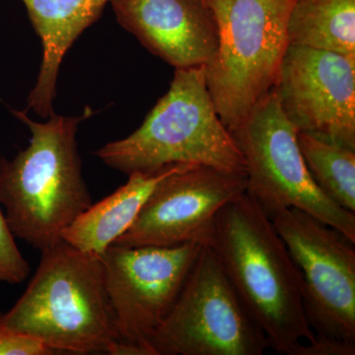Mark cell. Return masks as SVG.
Returning <instances> with one entry per match:
<instances>
[{
  "label": "cell",
  "instance_id": "obj_1",
  "mask_svg": "<svg viewBox=\"0 0 355 355\" xmlns=\"http://www.w3.org/2000/svg\"><path fill=\"white\" fill-rule=\"evenodd\" d=\"M209 247L270 349L299 355L303 342H314L303 307L300 273L256 200L245 193L224 205Z\"/></svg>",
  "mask_w": 355,
  "mask_h": 355
},
{
  "label": "cell",
  "instance_id": "obj_2",
  "mask_svg": "<svg viewBox=\"0 0 355 355\" xmlns=\"http://www.w3.org/2000/svg\"><path fill=\"white\" fill-rule=\"evenodd\" d=\"M30 132L29 146L0 159V203L15 238L44 251L93 205L77 150L79 123L87 116L53 114L44 123L13 112Z\"/></svg>",
  "mask_w": 355,
  "mask_h": 355
},
{
  "label": "cell",
  "instance_id": "obj_3",
  "mask_svg": "<svg viewBox=\"0 0 355 355\" xmlns=\"http://www.w3.org/2000/svg\"><path fill=\"white\" fill-rule=\"evenodd\" d=\"M36 273L0 327L31 336L53 352L107 354L120 340L99 254L64 240L41 252Z\"/></svg>",
  "mask_w": 355,
  "mask_h": 355
},
{
  "label": "cell",
  "instance_id": "obj_4",
  "mask_svg": "<svg viewBox=\"0 0 355 355\" xmlns=\"http://www.w3.org/2000/svg\"><path fill=\"white\" fill-rule=\"evenodd\" d=\"M125 175L154 174L178 164L209 166L246 175V163L209 94L205 67L175 70L169 90L125 139L96 151Z\"/></svg>",
  "mask_w": 355,
  "mask_h": 355
},
{
  "label": "cell",
  "instance_id": "obj_5",
  "mask_svg": "<svg viewBox=\"0 0 355 355\" xmlns=\"http://www.w3.org/2000/svg\"><path fill=\"white\" fill-rule=\"evenodd\" d=\"M295 1L205 0L218 32L216 55L205 67V78L228 130L277 84L289 46L287 26Z\"/></svg>",
  "mask_w": 355,
  "mask_h": 355
},
{
  "label": "cell",
  "instance_id": "obj_6",
  "mask_svg": "<svg viewBox=\"0 0 355 355\" xmlns=\"http://www.w3.org/2000/svg\"><path fill=\"white\" fill-rule=\"evenodd\" d=\"M246 163V195L270 219L302 210L355 243V212L326 197L313 181L299 148L297 128L287 119L275 88L229 130Z\"/></svg>",
  "mask_w": 355,
  "mask_h": 355
},
{
  "label": "cell",
  "instance_id": "obj_7",
  "mask_svg": "<svg viewBox=\"0 0 355 355\" xmlns=\"http://www.w3.org/2000/svg\"><path fill=\"white\" fill-rule=\"evenodd\" d=\"M268 347L216 254L202 246L176 302L149 342L153 355H261Z\"/></svg>",
  "mask_w": 355,
  "mask_h": 355
},
{
  "label": "cell",
  "instance_id": "obj_8",
  "mask_svg": "<svg viewBox=\"0 0 355 355\" xmlns=\"http://www.w3.org/2000/svg\"><path fill=\"white\" fill-rule=\"evenodd\" d=\"M272 221L300 273L315 336L355 345V243L300 209L284 210Z\"/></svg>",
  "mask_w": 355,
  "mask_h": 355
},
{
  "label": "cell",
  "instance_id": "obj_9",
  "mask_svg": "<svg viewBox=\"0 0 355 355\" xmlns=\"http://www.w3.org/2000/svg\"><path fill=\"white\" fill-rule=\"evenodd\" d=\"M202 247L113 244L100 256L120 340L153 355L149 342L176 302Z\"/></svg>",
  "mask_w": 355,
  "mask_h": 355
},
{
  "label": "cell",
  "instance_id": "obj_10",
  "mask_svg": "<svg viewBox=\"0 0 355 355\" xmlns=\"http://www.w3.org/2000/svg\"><path fill=\"white\" fill-rule=\"evenodd\" d=\"M246 193V175L189 165L163 178L114 245L209 246L219 210Z\"/></svg>",
  "mask_w": 355,
  "mask_h": 355
},
{
  "label": "cell",
  "instance_id": "obj_11",
  "mask_svg": "<svg viewBox=\"0 0 355 355\" xmlns=\"http://www.w3.org/2000/svg\"><path fill=\"white\" fill-rule=\"evenodd\" d=\"M298 132L355 149V58L289 44L275 87Z\"/></svg>",
  "mask_w": 355,
  "mask_h": 355
},
{
  "label": "cell",
  "instance_id": "obj_12",
  "mask_svg": "<svg viewBox=\"0 0 355 355\" xmlns=\"http://www.w3.org/2000/svg\"><path fill=\"white\" fill-rule=\"evenodd\" d=\"M119 24L175 69L207 67L218 44L205 0H113Z\"/></svg>",
  "mask_w": 355,
  "mask_h": 355
},
{
  "label": "cell",
  "instance_id": "obj_13",
  "mask_svg": "<svg viewBox=\"0 0 355 355\" xmlns=\"http://www.w3.org/2000/svg\"><path fill=\"white\" fill-rule=\"evenodd\" d=\"M43 46L38 78L29 97L28 109L48 119L53 113V100L60 65L67 51L87 28L101 17L113 0H21Z\"/></svg>",
  "mask_w": 355,
  "mask_h": 355
},
{
  "label": "cell",
  "instance_id": "obj_14",
  "mask_svg": "<svg viewBox=\"0 0 355 355\" xmlns=\"http://www.w3.org/2000/svg\"><path fill=\"white\" fill-rule=\"evenodd\" d=\"M191 164L169 166L154 174L132 173L127 183L91 205L64 229L62 239L80 250L101 256L132 226L159 182Z\"/></svg>",
  "mask_w": 355,
  "mask_h": 355
},
{
  "label": "cell",
  "instance_id": "obj_15",
  "mask_svg": "<svg viewBox=\"0 0 355 355\" xmlns=\"http://www.w3.org/2000/svg\"><path fill=\"white\" fill-rule=\"evenodd\" d=\"M287 34L289 44L355 58V0H296Z\"/></svg>",
  "mask_w": 355,
  "mask_h": 355
},
{
  "label": "cell",
  "instance_id": "obj_16",
  "mask_svg": "<svg viewBox=\"0 0 355 355\" xmlns=\"http://www.w3.org/2000/svg\"><path fill=\"white\" fill-rule=\"evenodd\" d=\"M297 140L318 188L343 209L355 212V149L300 132Z\"/></svg>",
  "mask_w": 355,
  "mask_h": 355
},
{
  "label": "cell",
  "instance_id": "obj_17",
  "mask_svg": "<svg viewBox=\"0 0 355 355\" xmlns=\"http://www.w3.org/2000/svg\"><path fill=\"white\" fill-rule=\"evenodd\" d=\"M30 270L29 263L18 249L15 236L9 227L0 203V282L22 284Z\"/></svg>",
  "mask_w": 355,
  "mask_h": 355
},
{
  "label": "cell",
  "instance_id": "obj_18",
  "mask_svg": "<svg viewBox=\"0 0 355 355\" xmlns=\"http://www.w3.org/2000/svg\"><path fill=\"white\" fill-rule=\"evenodd\" d=\"M46 343L25 334L7 330L0 327V355L55 354Z\"/></svg>",
  "mask_w": 355,
  "mask_h": 355
},
{
  "label": "cell",
  "instance_id": "obj_19",
  "mask_svg": "<svg viewBox=\"0 0 355 355\" xmlns=\"http://www.w3.org/2000/svg\"><path fill=\"white\" fill-rule=\"evenodd\" d=\"M355 345L329 338H317L314 342L303 343L299 355H354Z\"/></svg>",
  "mask_w": 355,
  "mask_h": 355
},
{
  "label": "cell",
  "instance_id": "obj_20",
  "mask_svg": "<svg viewBox=\"0 0 355 355\" xmlns=\"http://www.w3.org/2000/svg\"><path fill=\"white\" fill-rule=\"evenodd\" d=\"M1 314H2V313H1V312H0V317H1Z\"/></svg>",
  "mask_w": 355,
  "mask_h": 355
}]
</instances>
